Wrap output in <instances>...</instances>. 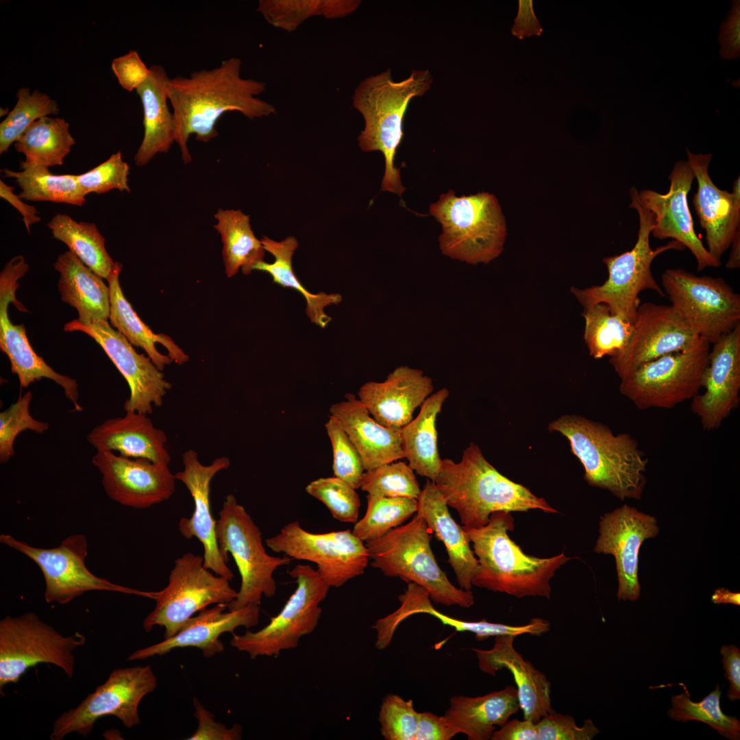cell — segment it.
<instances>
[{"label":"cell","mask_w":740,"mask_h":740,"mask_svg":"<svg viewBox=\"0 0 740 740\" xmlns=\"http://www.w3.org/2000/svg\"><path fill=\"white\" fill-rule=\"evenodd\" d=\"M156 686L157 678L149 665L114 669L95 692L56 719L50 739L61 740L72 732L86 736L97 719L108 715L116 717L127 728L138 725L140 702Z\"/></svg>","instance_id":"obj_15"},{"label":"cell","mask_w":740,"mask_h":740,"mask_svg":"<svg viewBox=\"0 0 740 740\" xmlns=\"http://www.w3.org/2000/svg\"><path fill=\"white\" fill-rule=\"evenodd\" d=\"M637 193L635 187L630 190L631 203L629 208L636 210L639 219L637 239L634 247L621 254L603 259L608 272V279L604 284L584 289L571 288V292L584 308L603 303L613 313L631 323L641 304L639 295L641 291L652 290L661 297L665 295L652 275L651 264L654 259L669 250L682 251L685 249L675 240L656 249L651 247L650 235L654 226V215L639 204Z\"/></svg>","instance_id":"obj_8"},{"label":"cell","mask_w":740,"mask_h":740,"mask_svg":"<svg viewBox=\"0 0 740 740\" xmlns=\"http://www.w3.org/2000/svg\"><path fill=\"white\" fill-rule=\"evenodd\" d=\"M441 224L443 254L476 264L489 263L503 251L506 223L497 197L488 192L458 197L449 190L430 206Z\"/></svg>","instance_id":"obj_7"},{"label":"cell","mask_w":740,"mask_h":740,"mask_svg":"<svg viewBox=\"0 0 740 740\" xmlns=\"http://www.w3.org/2000/svg\"><path fill=\"white\" fill-rule=\"evenodd\" d=\"M364 517L355 523L353 534L363 542L379 539L401 526L417 510V499L368 494Z\"/></svg>","instance_id":"obj_46"},{"label":"cell","mask_w":740,"mask_h":740,"mask_svg":"<svg viewBox=\"0 0 740 740\" xmlns=\"http://www.w3.org/2000/svg\"><path fill=\"white\" fill-rule=\"evenodd\" d=\"M661 282L671 306L710 344L740 325V296L723 278L669 269Z\"/></svg>","instance_id":"obj_14"},{"label":"cell","mask_w":740,"mask_h":740,"mask_svg":"<svg viewBox=\"0 0 740 740\" xmlns=\"http://www.w3.org/2000/svg\"><path fill=\"white\" fill-rule=\"evenodd\" d=\"M720 654L723 667L725 670L724 676L728 680L730 686L728 690L727 698L730 701L740 699V650L735 645H722L720 648Z\"/></svg>","instance_id":"obj_59"},{"label":"cell","mask_w":740,"mask_h":740,"mask_svg":"<svg viewBox=\"0 0 740 740\" xmlns=\"http://www.w3.org/2000/svg\"><path fill=\"white\" fill-rule=\"evenodd\" d=\"M584 339L589 354L595 359L613 356L626 345L632 323L613 313L603 303L584 308Z\"/></svg>","instance_id":"obj_44"},{"label":"cell","mask_w":740,"mask_h":740,"mask_svg":"<svg viewBox=\"0 0 740 740\" xmlns=\"http://www.w3.org/2000/svg\"><path fill=\"white\" fill-rule=\"evenodd\" d=\"M726 18L721 23L718 35L719 53L732 60L740 56V1L732 0Z\"/></svg>","instance_id":"obj_57"},{"label":"cell","mask_w":740,"mask_h":740,"mask_svg":"<svg viewBox=\"0 0 740 740\" xmlns=\"http://www.w3.org/2000/svg\"><path fill=\"white\" fill-rule=\"evenodd\" d=\"M700 338L671 305H639L625 347L609 362L622 378L641 365L665 354L684 350Z\"/></svg>","instance_id":"obj_20"},{"label":"cell","mask_w":740,"mask_h":740,"mask_svg":"<svg viewBox=\"0 0 740 740\" xmlns=\"http://www.w3.org/2000/svg\"><path fill=\"white\" fill-rule=\"evenodd\" d=\"M536 726L539 740H591L600 732L591 719L578 726L573 716L554 711L541 717Z\"/></svg>","instance_id":"obj_54"},{"label":"cell","mask_w":740,"mask_h":740,"mask_svg":"<svg viewBox=\"0 0 740 740\" xmlns=\"http://www.w3.org/2000/svg\"><path fill=\"white\" fill-rule=\"evenodd\" d=\"M230 580L204 565V556L188 552L174 561L166 587L155 593L156 605L143 626L149 632L164 627V639L174 636L197 611L210 604L228 605L237 595Z\"/></svg>","instance_id":"obj_11"},{"label":"cell","mask_w":740,"mask_h":740,"mask_svg":"<svg viewBox=\"0 0 740 740\" xmlns=\"http://www.w3.org/2000/svg\"><path fill=\"white\" fill-rule=\"evenodd\" d=\"M418 717L412 700L387 694L378 713L381 735L386 740H415Z\"/></svg>","instance_id":"obj_51"},{"label":"cell","mask_w":740,"mask_h":740,"mask_svg":"<svg viewBox=\"0 0 740 740\" xmlns=\"http://www.w3.org/2000/svg\"><path fill=\"white\" fill-rule=\"evenodd\" d=\"M492 740H539L536 723L528 719H513L496 730Z\"/></svg>","instance_id":"obj_61"},{"label":"cell","mask_w":740,"mask_h":740,"mask_svg":"<svg viewBox=\"0 0 740 740\" xmlns=\"http://www.w3.org/2000/svg\"><path fill=\"white\" fill-rule=\"evenodd\" d=\"M288 574L295 580L297 588L280 612L256 632L232 634L231 645L252 659L278 656L282 650L297 648L299 639L312 632L319 624L322 612L319 604L330 587L309 565H297Z\"/></svg>","instance_id":"obj_12"},{"label":"cell","mask_w":740,"mask_h":740,"mask_svg":"<svg viewBox=\"0 0 740 740\" xmlns=\"http://www.w3.org/2000/svg\"><path fill=\"white\" fill-rule=\"evenodd\" d=\"M80 632L64 637L34 613L0 621V689L16 683L30 667L50 663L67 676L74 672V650L86 643Z\"/></svg>","instance_id":"obj_13"},{"label":"cell","mask_w":740,"mask_h":740,"mask_svg":"<svg viewBox=\"0 0 740 740\" xmlns=\"http://www.w3.org/2000/svg\"><path fill=\"white\" fill-rule=\"evenodd\" d=\"M519 709L517 688L507 686L481 696H453L443 716L457 734L489 740Z\"/></svg>","instance_id":"obj_33"},{"label":"cell","mask_w":740,"mask_h":740,"mask_svg":"<svg viewBox=\"0 0 740 740\" xmlns=\"http://www.w3.org/2000/svg\"><path fill=\"white\" fill-rule=\"evenodd\" d=\"M515 637H495L490 650L473 648L478 667L486 674L495 675L502 669L510 671L517 690L520 709L524 719L538 722L554 711L551 701V682L546 676L523 658L514 648Z\"/></svg>","instance_id":"obj_29"},{"label":"cell","mask_w":740,"mask_h":740,"mask_svg":"<svg viewBox=\"0 0 740 740\" xmlns=\"http://www.w3.org/2000/svg\"><path fill=\"white\" fill-rule=\"evenodd\" d=\"M32 393L20 394L18 399L0 412V463H5L14 455V441L23 431L42 434L49 429L47 422L34 419L30 414Z\"/></svg>","instance_id":"obj_50"},{"label":"cell","mask_w":740,"mask_h":740,"mask_svg":"<svg viewBox=\"0 0 740 740\" xmlns=\"http://www.w3.org/2000/svg\"><path fill=\"white\" fill-rule=\"evenodd\" d=\"M431 530L416 514L411 521L365 543L371 566L387 577H397L426 589L435 603L469 608L471 590L456 587L438 565L430 547Z\"/></svg>","instance_id":"obj_6"},{"label":"cell","mask_w":740,"mask_h":740,"mask_svg":"<svg viewBox=\"0 0 740 740\" xmlns=\"http://www.w3.org/2000/svg\"><path fill=\"white\" fill-rule=\"evenodd\" d=\"M0 541L38 565L45 579L47 603L65 604L90 591L141 593L99 578L87 568L88 542L83 534H72L53 548L34 547L5 534L0 536Z\"/></svg>","instance_id":"obj_17"},{"label":"cell","mask_w":740,"mask_h":740,"mask_svg":"<svg viewBox=\"0 0 740 740\" xmlns=\"http://www.w3.org/2000/svg\"><path fill=\"white\" fill-rule=\"evenodd\" d=\"M432 77L428 70H413L410 75L395 82L388 69L362 80L356 88L353 106L362 115L365 128L358 137L362 151H381L385 171L382 190L401 196L400 170L394 165L403 136V122L410 100L430 89Z\"/></svg>","instance_id":"obj_5"},{"label":"cell","mask_w":740,"mask_h":740,"mask_svg":"<svg viewBox=\"0 0 740 740\" xmlns=\"http://www.w3.org/2000/svg\"><path fill=\"white\" fill-rule=\"evenodd\" d=\"M701 386L705 391L691 399V409L703 430H715L739 403L740 325L713 343Z\"/></svg>","instance_id":"obj_25"},{"label":"cell","mask_w":740,"mask_h":740,"mask_svg":"<svg viewBox=\"0 0 740 740\" xmlns=\"http://www.w3.org/2000/svg\"><path fill=\"white\" fill-rule=\"evenodd\" d=\"M29 269L23 256L12 258L0 274V349L8 358L12 373L18 376L20 387L27 388L35 381L47 378L54 381L63 389L67 399L74 405V410L83 408L78 403L77 383L65 375H62L48 365L32 347L26 335L25 325H14L9 319L8 308L12 302L21 311H27L15 297L19 284L17 280Z\"/></svg>","instance_id":"obj_18"},{"label":"cell","mask_w":740,"mask_h":740,"mask_svg":"<svg viewBox=\"0 0 740 740\" xmlns=\"http://www.w3.org/2000/svg\"><path fill=\"white\" fill-rule=\"evenodd\" d=\"M53 267L60 274L58 287L61 299L77 310V320L82 323L108 321L110 290L102 278L69 250L58 257Z\"/></svg>","instance_id":"obj_36"},{"label":"cell","mask_w":740,"mask_h":740,"mask_svg":"<svg viewBox=\"0 0 740 740\" xmlns=\"http://www.w3.org/2000/svg\"><path fill=\"white\" fill-rule=\"evenodd\" d=\"M21 171L3 169L5 177H13L21 189L18 197L31 201H50L82 206L86 201L76 175H54L48 167L20 163Z\"/></svg>","instance_id":"obj_42"},{"label":"cell","mask_w":740,"mask_h":740,"mask_svg":"<svg viewBox=\"0 0 740 740\" xmlns=\"http://www.w3.org/2000/svg\"><path fill=\"white\" fill-rule=\"evenodd\" d=\"M260 241L265 251L273 255L275 260L273 263L261 262L256 265L254 270L267 272L272 277L274 283L283 287L292 288L301 293L306 300V314L310 322L321 328H325L332 318L325 313V308L341 302V295L324 292L311 293L303 286L292 267V257L298 247V242L294 236H290L282 241H276L264 236Z\"/></svg>","instance_id":"obj_38"},{"label":"cell","mask_w":740,"mask_h":740,"mask_svg":"<svg viewBox=\"0 0 740 740\" xmlns=\"http://www.w3.org/2000/svg\"><path fill=\"white\" fill-rule=\"evenodd\" d=\"M47 225L53 237L65 243L86 266L101 278H108L114 262L95 223L77 222L66 214L58 213Z\"/></svg>","instance_id":"obj_41"},{"label":"cell","mask_w":740,"mask_h":740,"mask_svg":"<svg viewBox=\"0 0 740 740\" xmlns=\"http://www.w3.org/2000/svg\"><path fill=\"white\" fill-rule=\"evenodd\" d=\"M569 442L584 470V479L621 500H640L648 459L628 433L614 434L605 425L579 415H563L548 426Z\"/></svg>","instance_id":"obj_4"},{"label":"cell","mask_w":740,"mask_h":740,"mask_svg":"<svg viewBox=\"0 0 740 740\" xmlns=\"http://www.w3.org/2000/svg\"><path fill=\"white\" fill-rule=\"evenodd\" d=\"M463 528L478 563L471 583L479 588L518 598L536 596L549 599L551 580L571 558L564 552L550 558L525 554L508 534L514 529L510 512L493 513L488 523L481 528Z\"/></svg>","instance_id":"obj_3"},{"label":"cell","mask_w":740,"mask_h":740,"mask_svg":"<svg viewBox=\"0 0 740 740\" xmlns=\"http://www.w3.org/2000/svg\"><path fill=\"white\" fill-rule=\"evenodd\" d=\"M710 343L700 337L690 347L647 362L621 378L619 391L637 408H672L702 388Z\"/></svg>","instance_id":"obj_10"},{"label":"cell","mask_w":740,"mask_h":740,"mask_svg":"<svg viewBox=\"0 0 740 740\" xmlns=\"http://www.w3.org/2000/svg\"><path fill=\"white\" fill-rule=\"evenodd\" d=\"M121 269L122 264L114 262L106 279L110 290V324L133 346L143 349L160 371L172 362L180 365L186 362L189 356L168 336L153 333L132 308L119 284Z\"/></svg>","instance_id":"obj_34"},{"label":"cell","mask_w":740,"mask_h":740,"mask_svg":"<svg viewBox=\"0 0 740 740\" xmlns=\"http://www.w3.org/2000/svg\"><path fill=\"white\" fill-rule=\"evenodd\" d=\"M13 190L12 186L0 180V197L9 202L21 214L26 229L30 233V226L40 221L41 218L38 215L37 209L21 201L18 195L14 193Z\"/></svg>","instance_id":"obj_62"},{"label":"cell","mask_w":740,"mask_h":740,"mask_svg":"<svg viewBox=\"0 0 740 740\" xmlns=\"http://www.w3.org/2000/svg\"><path fill=\"white\" fill-rule=\"evenodd\" d=\"M214 228L220 234L223 243L222 256L227 278L234 276L240 269L250 274L258 263L264 261L265 249L254 235L249 216L241 210L219 208L214 215Z\"/></svg>","instance_id":"obj_39"},{"label":"cell","mask_w":740,"mask_h":740,"mask_svg":"<svg viewBox=\"0 0 740 740\" xmlns=\"http://www.w3.org/2000/svg\"><path fill=\"white\" fill-rule=\"evenodd\" d=\"M325 426L332 447L334 476L355 489L360 488L365 469L357 449L334 417L330 415Z\"/></svg>","instance_id":"obj_52"},{"label":"cell","mask_w":740,"mask_h":740,"mask_svg":"<svg viewBox=\"0 0 740 740\" xmlns=\"http://www.w3.org/2000/svg\"><path fill=\"white\" fill-rule=\"evenodd\" d=\"M721 695L722 690L717 684L716 688L702 700L693 702L684 687V691L671 697L672 706L668 710L667 715L676 722L697 720L706 723L722 736L739 740L740 722L737 717L723 713L720 707Z\"/></svg>","instance_id":"obj_45"},{"label":"cell","mask_w":740,"mask_h":740,"mask_svg":"<svg viewBox=\"0 0 740 740\" xmlns=\"http://www.w3.org/2000/svg\"><path fill=\"white\" fill-rule=\"evenodd\" d=\"M511 32L519 39L541 34L543 28L534 14L532 0L519 1L518 13Z\"/></svg>","instance_id":"obj_60"},{"label":"cell","mask_w":740,"mask_h":740,"mask_svg":"<svg viewBox=\"0 0 740 740\" xmlns=\"http://www.w3.org/2000/svg\"><path fill=\"white\" fill-rule=\"evenodd\" d=\"M668 179L670 184L665 194L651 189L637 193L639 204L654 215L651 234L660 240L670 238L688 248L696 259L698 271L719 267L722 262L711 256L694 230L687 196L695 174L688 162L677 161Z\"/></svg>","instance_id":"obj_21"},{"label":"cell","mask_w":740,"mask_h":740,"mask_svg":"<svg viewBox=\"0 0 740 740\" xmlns=\"http://www.w3.org/2000/svg\"><path fill=\"white\" fill-rule=\"evenodd\" d=\"M86 439L97 451H117L124 457L168 466L171 462L165 432L145 413L125 412L123 417L107 419L95 426Z\"/></svg>","instance_id":"obj_31"},{"label":"cell","mask_w":740,"mask_h":740,"mask_svg":"<svg viewBox=\"0 0 740 740\" xmlns=\"http://www.w3.org/2000/svg\"><path fill=\"white\" fill-rule=\"evenodd\" d=\"M92 463L101 475L106 495L128 507L145 509L169 500L177 480L168 465L97 451Z\"/></svg>","instance_id":"obj_22"},{"label":"cell","mask_w":740,"mask_h":740,"mask_svg":"<svg viewBox=\"0 0 740 740\" xmlns=\"http://www.w3.org/2000/svg\"><path fill=\"white\" fill-rule=\"evenodd\" d=\"M215 534L220 553L227 563L228 554L234 559L241 582L236 597L227 605L234 610L250 604L259 605L262 597L276 592L274 572L293 560L269 555L264 546L262 532L243 506L232 494L227 495L217 520Z\"/></svg>","instance_id":"obj_9"},{"label":"cell","mask_w":740,"mask_h":740,"mask_svg":"<svg viewBox=\"0 0 740 740\" xmlns=\"http://www.w3.org/2000/svg\"><path fill=\"white\" fill-rule=\"evenodd\" d=\"M16 97L15 106L0 124V154L5 153L35 121L60 112L57 101L38 90L31 92L28 88H21Z\"/></svg>","instance_id":"obj_47"},{"label":"cell","mask_w":740,"mask_h":740,"mask_svg":"<svg viewBox=\"0 0 740 740\" xmlns=\"http://www.w3.org/2000/svg\"><path fill=\"white\" fill-rule=\"evenodd\" d=\"M265 543L275 553L315 563L330 587H340L362 575L370 560L366 545L352 530L313 533L297 521L286 524Z\"/></svg>","instance_id":"obj_16"},{"label":"cell","mask_w":740,"mask_h":740,"mask_svg":"<svg viewBox=\"0 0 740 740\" xmlns=\"http://www.w3.org/2000/svg\"><path fill=\"white\" fill-rule=\"evenodd\" d=\"M360 489L373 495L415 499L421 491L414 470L399 460L365 471Z\"/></svg>","instance_id":"obj_48"},{"label":"cell","mask_w":740,"mask_h":740,"mask_svg":"<svg viewBox=\"0 0 740 740\" xmlns=\"http://www.w3.org/2000/svg\"><path fill=\"white\" fill-rule=\"evenodd\" d=\"M330 416L341 426L357 449L365 471L404 458L401 428L378 423L353 394L332 404Z\"/></svg>","instance_id":"obj_30"},{"label":"cell","mask_w":740,"mask_h":740,"mask_svg":"<svg viewBox=\"0 0 740 740\" xmlns=\"http://www.w3.org/2000/svg\"><path fill=\"white\" fill-rule=\"evenodd\" d=\"M711 601L717 604H732L740 605V593L732 592L725 588H719L715 591L711 596Z\"/></svg>","instance_id":"obj_63"},{"label":"cell","mask_w":740,"mask_h":740,"mask_svg":"<svg viewBox=\"0 0 740 740\" xmlns=\"http://www.w3.org/2000/svg\"><path fill=\"white\" fill-rule=\"evenodd\" d=\"M449 396L446 388L432 393L421 405L418 415L401 428L402 447L409 466L434 482L441 465L436 421Z\"/></svg>","instance_id":"obj_37"},{"label":"cell","mask_w":740,"mask_h":740,"mask_svg":"<svg viewBox=\"0 0 740 740\" xmlns=\"http://www.w3.org/2000/svg\"><path fill=\"white\" fill-rule=\"evenodd\" d=\"M686 153L698 182L693 204L706 232V249L713 258L721 262L740 226V177L735 180L732 193L722 190L708 173L712 154L693 153L688 148Z\"/></svg>","instance_id":"obj_26"},{"label":"cell","mask_w":740,"mask_h":740,"mask_svg":"<svg viewBox=\"0 0 740 740\" xmlns=\"http://www.w3.org/2000/svg\"><path fill=\"white\" fill-rule=\"evenodd\" d=\"M194 716L198 721L196 731L188 740H238L242 739V727L234 724L230 728L214 721V715L206 710L195 698L193 699Z\"/></svg>","instance_id":"obj_55"},{"label":"cell","mask_w":740,"mask_h":740,"mask_svg":"<svg viewBox=\"0 0 740 740\" xmlns=\"http://www.w3.org/2000/svg\"><path fill=\"white\" fill-rule=\"evenodd\" d=\"M417 502L416 513L444 544L460 588L471 590L478 563L465 529L452 518L443 495L430 480H427Z\"/></svg>","instance_id":"obj_32"},{"label":"cell","mask_w":740,"mask_h":740,"mask_svg":"<svg viewBox=\"0 0 740 740\" xmlns=\"http://www.w3.org/2000/svg\"><path fill=\"white\" fill-rule=\"evenodd\" d=\"M306 491L321 502L332 517L344 523L358 521L360 500L356 489L336 477L320 478L310 482Z\"/></svg>","instance_id":"obj_49"},{"label":"cell","mask_w":740,"mask_h":740,"mask_svg":"<svg viewBox=\"0 0 740 740\" xmlns=\"http://www.w3.org/2000/svg\"><path fill=\"white\" fill-rule=\"evenodd\" d=\"M456 735L443 715L419 713L415 740H450Z\"/></svg>","instance_id":"obj_58"},{"label":"cell","mask_w":740,"mask_h":740,"mask_svg":"<svg viewBox=\"0 0 740 740\" xmlns=\"http://www.w3.org/2000/svg\"><path fill=\"white\" fill-rule=\"evenodd\" d=\"M183 469L175 474L190 493L194 510L190 517H182L178 523L180 534L186 539H197L204 547V565L215 574L230 581L234 574L223 558L217 541V520L212 514L210 502V484L219 471L227 469L230 460L226 456L215 458L210 465H204L198 454L190 449L182 456Z\"/></svg>","instance_id":"obj_24"},{"label":"cell","mask_w":740,"mask_h":740,"mask_svg":"<svg viewBox=\"0 0 740 740\" xmlns=\"http://www.w3.org/2000/svg\"><path fill=\"white\" fill-rule=\"evenodd\" d=\"M227 605L217 604L210 608H204L196 616L190 617L173 637L161 642L138 650L127 658V661L143 660L154 656H163L172 650L187 647L201 650L204 656L211 658L224 651V645L219 639L225 632L234 634V630L243 626L247 628L256 626L259 621V605L250 604L240 609L225 612Z\"/></svg>","instance_id":"obj_27"},{"label":"cell","mask_w":740,"mask_h":740,"mask_svg":"<svg viewBox=\"0 0 740 740\" xmlns=\"http://www.w3.org/2000/svg\"><path fill=\"white\" fill-rule=\"evenodd\" d=\"M149 70L147 79L136 90L143 105L144 126L143 138L134 156L138 166L167 152L176 139L175 119L167 104L170 78L162 66L153 65Z\"/></svg>","instance_id":"obj_35"},{"label":"cell","mask_w":740,"mask_h":740,"mask_svg":"<svg viewBox=\"0 0 740 740\" xmlns=\"http://www.w3.org/2000/svg\"><path fill=\"white\" fill-rule=\"evenodd\" d=\"M434 482L465 528L485 526L497 511L558 513L545 499L500 473L473 443L464 449L459 462L442 459Z\"/></svg>","instance_id":"obj_2"},{"label":"cell","mask_w":740,"mask_h":740,"mask_svg":"<svg viewBox=\"0 0 740 740\" xmlns=\"http://www.w3.org/2000/svg\"><path fill=\"white\" fill-rule=\"evenodd\" d=\"M360 3L357 0H260L256 10L270 25L291 32L312 16L345 17Z\"/></svg>","instance_id":"obj_43"},{"label":"cell","mask_w":740,"mask_h":740,"mask_svg":"<svg viewBox=\"0 0 740 740\" xmlns=\"http://www.w3.org/2000/svg\"><path fill=\"white\" fill-rule=\"evenodd\" d=\"M65 332H82L92 338L125 379L129 398L123 404L125 412L152 413L160 406L171 384L149 356L138 354L133 345L106 320L82 323L77 319L66 323Z\"/></svg>","instance_id":"obj_19"},{"label":"cell","mask_w":740,"mask_h":740,"mask_svg":"<svg viewBox=\"0 0 740 740\" xmlns=\"http://www.w3.org/2000/svg\"><path fill=\"white\" fill-rule=\"evenodd\" d=\"M75 143L69 123L47 116L31 124L14 145L25 155L23 163L49 167L62 165Z\"/></svg>","instance_id":"obj_40"},{"label":"cell","mask_w":740,"mask_h":740,"mask_svg":"<svg viewBox=\"0 0 740 740\" xmlns=\"http://www.w3.org/2000/svg\"><path fill=\"white\" fill-rule=\"evenodd\" d=\"M242 62L232 57L212 69H202L189 77L170 78L168 99L176 122V139L183 162H191L187 143L191 134L207 143L218 136L215 125L224 113L237 111L254 119L276 113L271 103L257 96L266 84L241 75Z\"/></svg>","instance_id":"obj_1"},{"label":"cell","mask_w":740,"mask_h":740,"mask_svg":"<svg viewBox=\"0 0 740 740\" xmlns=\"http://www.w3.org/2000/svg\"><path fill=\"white\" fill-rule=\"evenodd\" d=\"M130 169L119 151L90 171L76 175V178L86 196L91 193L102 194L113 189L130 192L128 185Z\"/></svg>","instance_id":"obj_53"},{"label":"cell","mask_w":740,"mask_h":740,"mask_svg":"<svg viewBox=\"0 0 740 740\" xmlns=\"http://www.w3.org/2000/svg\"><path fill=\"white\" fill-rule=\"evenodd\" d=\"M111 68L121 86L129 92L136 90L150 74L149 68L147 67L138 52L132 50L114 58Z\"/></svg>","instance_id":"obj_56"},{"label":"cell","mask_w":740,"mask_h":740,"mask_svg":"<svg viewBox=\"0 0 740 740\" xmlns=\"http://www.w3.org/2000/svg\"><path fill=\"white\" fill-rule=\"evenodd\" d=\"M730 245L732 249L726 267L729 269H738L740 267V229L735 232Z\"/></svg>","instance_id":"obj_64"},{"label":"cell","mask_w":740,"mask_h":740,"mask_svg":"<svg viewBox=\"0 0 740 740\" xmlns=\"http://www.w3.org/2000/svg\"><path fill=\"white\" fill-rule=\"evenodd\" d=\"M659 532L656 518L624 504L605 513L599 521L595 552L614 556L619 600L636 601L640 596L639 554L643 542Z\"/></svg>","instance_id":"obj_23"},{"label":"cell","mask_w":740,"mask_h":740,"mask_svg":"<svg viewBox=\"0 0 740 740\" xmlns=\"http://www.w3.org/2000/svg\"><path fill=\"white\" fill-rule=\"evenodd\" d=\"M430 378L418 369L400 366L385 381L368 382L358 391V399L380 424L401 428L412 419L413 412L432 393Z\"/></svg>","instance_id":"obj_28"}]
</instances>
